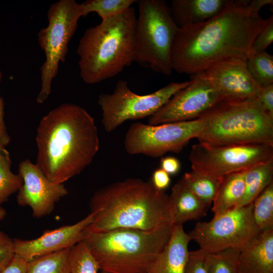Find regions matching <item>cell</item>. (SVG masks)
<instances>
[{"instance_id":"cb8c5ba5","label":"cell","mask_w":273,"mask_h":273,"mask_svg":"<svg viewBox=\"0 0 273 273\" xmlns=\"http://www.w3.org/2000/svg\"><path fill=\"white\" fill-rule=\"evenodd\" d=\"M181 180L190 191L208 207L212 203L220 180L209 177L193 170L185 173Z\"/></svg>"},{"instance_id":"74e56055","label":"cell","mask_w":273,"mask_h":273,"mask_svg":"<svg viewBox=\"0 0 273 273\" xmlns=\"http://www.w3.org/2000/svg\"><path fill=\"white\" fill-rule=\"evenodd\" d=\"M160 166V168L168 174L174 175L179 171L180 168V163L175 157L167 156L161 158Z\"/></svg>"},{"instance_id":"4fadbf2b","label":"cell","mask_w":273,"mask_h":273,"mask_svg":"<svg viewBox=\"0 0 273 273\" xmlns=\"http://www.w3.org/2000/svg\"><path fill=\"white\" fill-rule=\"evenodd\" d=\"M221 101L209 80L199 73L191 76L189 84L150 116L148 123L155 125L194 120Z\"/></svg>"},{"instance_id":"6da1fadb","label":"cell","mask_w":273,"mask_h":273,"mask_svg":"<svg viewBox=\"0 0 273 273\" xmlns=\"http://www.w3.org/2000/svg\"><path fill=\"white\" fill-rule=\"evenodd\" d=\"M266 22L252 9L250 0H229L210 19L179 27L171 50L172 70L192 76L221 60L246 61Z\"/></svg>"},{"instance_id":"277c9868","label":"cell","mask_w":273,"mask_h":273,"mask_svg":"<svg viewBox=\"0 0 273 273\" xmlns=\"http://www.w3.org/2000/svg\"><path fill=\"white\" fill-rule=\"evenodd\" d=\"M136 20L131 7L85 31L76 49L84 82L93 84L109 79L134 62Z\"/></svg>"},{"instance_id":"5b68a950","label":"cell","mask_w":273,"mask_h":273,"mask_svg":"<svg viewBox=\"0 0 273 273\" xmlns=\"http://www.w3.org/2000/svg\"><path fill=\"white\" fill-rule=\"evenodd\" d=\"M173 225L151 230H86L83 240L106 273H148L167 243Z\"/></svg>"},{"instance_id":"7402d4cb","label":"cell","mask_w":273,"mask_h":273,"mask_svg":"<svg viewBox=\"0 0 273 273\" xmlns=\"http://www.w3.org/2000/svg\"><path fill=\"white\" fill-rule=\"evenodd\" d=\"M273 161L261 164L247 170L242 199L236 208L251 204L272 181Z\"/></svg>"},{"instance_id":"7c38bea8","label":"cell","mask_w":273,"mask_h":273,"mask_svg":"<svg viewBox=\"0 0 273 273\" xmlns=\"http://www.w3.org/2000/svg\"><path fill=\"white\" fill-rule=\"evenodd\" d=\"M252 203L214 215L208 222H199L189 234L206 253L228 248L241 249L260 232L252 214Z\"/></svg>"},{"instance_id":"3957f363","label":"cell","mask_w":273,"mask_h":273,"mask_svg":"<svg viewBox=\"0 0 273 273\" xmlns=\"http://www.w3.org/2000/svg\"><path fill=\"white\" fill-rule=\"evenodd\" d=\"M89 207L94 214L87 228L90 232L120 228L151 231L173 225L169 195L138 178H128L98 190Z\"/></svg>"},{"instance_id":"e0dca14e","label":"cell","mask_w":273,"mask_h":273,"mask_svg":"<svg viewBox=\"0 0 273 273\" xmlns=\"http://www.w3.org/2000/svg\"><path fill=\"white\" fill-rule=\"evenodd\" d=\"M191 240L182 224H173L167 243L153 262L148 273H185Z\"/></svg>"},{"instance_id":"d4e9b609","label":"cell","mask_w":273,"mask_h":273,"mask_svg":"<svg viewBox=\"0 0 273 273\" xmlns=\"http://www.w3.org/2000/svg\"><path fill=\"white\" fill-rule=\"evenodd\" d=\"M135 0H87L79 4L81 17H85L90 13H96L105 20L121 14L136 2Z\"/></svg>"},{"instance_id":"ba28073f","label":"cell","mask_w":273,"mask_h":273,"mask_svg":"<svg viewBox=\"0 0 273 273\" xmlns=\"http://www.w3.org/2000/svg\"><path fill=\"white\" fill-rule=\"evenodd\" d=\"M81 17L80 5L75 0H60L48 9V25L37 34L46 57L40 69L41 88L36 100L37 104L43 103L50 95L53 80L57 75L60 63L66 60L69 42Z\"/></svg>"},{"instance_id":"d590c367","label":"cell","mask_w":273,"mask_h":273,"mask_svg":"<svg viewBox=\"0 0 273 273\" xmlns=\"http://www.w3.org/2000/svg\"><path fill=\"white\" fill-rule=\"evenodd\" d=\"M28 261L15 254L1 273H26Z\"/></svg>"},{"instance_id":"ab89813d","label":"cell","mask_w":273,"mask_h":273,"mask_svg":"<svg viewBox=\"0 0 273 273\" xmlns=\"http://www.w3.org/2000/svg\"><path fill=\"white\" fill-rule=\"evenodd\" d=\"M6 215L7 211L6 209L0 205V220L4 219Z\"/></svg>"},{"instance_id":"4dcf8cb0","label":"cell","mask_w":273,"mask_h":273,"mask_svg":"<svg viewBox=\"0 0 273 273\" xmlns=\"http://www.w3.org/2000/svg\"><path fill=\"white\" fill-rule=\"evenodd\" d=\"M273 41V16L267 19V22L255 37L252 44L251 53L266 51V49Z\"/></svg>"},{"instance_id":"d6986e66","label":"cell","mask_w":273,"mask_h":273,"mask_svg":"<svg viewBox=\"0 0 273 273\" xmlns=\"http://www.w3.org/2000/svg\"><path fill=\"white\" fill-rule=\"evenodd\" d=\"M229 0H172L171 15L179 27L205 22L218 14Z\"/></svg>"},{"instance_id":"d6a6232c","label":"cell","mask_w":273,"mask_h":273,"mask_svg":"<svg viewBox=\"0 0 273 273\" xmlns=\"http://www.w3.org/2000/svg\"><path fill=\"white\" fill-rule=\"evenodd\" d=\"M14 255L13 239L0 231V273L9 264Z\"/></svg>"},{"instance_id":"8fae6325","label":"cell","mask_w":273,"mask_h":273,"mask_svg":"<svg viewBox=\"0 0 273 273\" xmlns=\"http://www.w3.org/2000/svg\"><path fill=\"white\" fill-rule=\"evenodd\" d=\"M205 125L201 118L194 120L151 125L140 122L131 124L125 135L124 146L130 155L161 157L167 152L179 153Z\"/></svg>"},{"instance_id":"9a60e30c","label":"cell","mask_w":273,"mask_h":273,"mask_svg":"<svg viewBox=\"0 0 273 273\" xmlns=\"http://www.w3.org/2000/svg\"><path fill=\"white\" fill-rule=\"evenodd\" d=\"M201 73L209 80L223 102L256 99L261 87L250 73L246 61L239 58L221 60Z\"/></svg>"},{"instance_id":"f1b7e54d","label":"cell","mask_w":273,"mask_h":273,"mask_svg":"<svg viewBox=\"0 0 273 273\" xmlns=\"http://www.w3.org/2000/svg\"><path fill=\"white\" fill-rule=\"evenodd\" d=\"M70 273H99V264L84 241L70 248Z\"/></svg>"},{"instance_id":"f546056e","label":"cell","mask_w":273,"mask_h":273,"mask_svg":"<svg viewBox=\"0 0 273 273\" xmlns=\"http://www.w3.org/2000/svg\"><path fill=\"white\" fill-rule=\"evenodd\" d=\"M240 250V248H228L207 253L208 273H238Z\"/></svg>"},{"instance_id":"836d02e7","label":"cell","mask_w":273,"mask_h":273,"mask_svg":"<svg viewBox=\"0 0 273 273\" xmlns=\"http://www.w3.org/2000/svg\"><path fill=\"white\" fill-rule=\"evenodd\" d=\"M256 99L273 118V84L261 86Z\"/></svg>"},{"instance_id":"603a6c76","label":"cell","mask_w":273,"mask_h":273,"mask_svg":"<svg viewBox=\"0 0 273 273\" xmlns=\"http://www.w3.org/2000/svg\"><path fill=\"white\" fill-rule=\"evenodd\" d=\"M70 248L37 257L28 262L26 273H70Z\"/></svg>"},{"instance_id":"83f0119b","label":"cell","mask_w":273,"mask_h":273,"mask_svg":"<svg viewBox=\"0 0 273 273\" xmlns=\"http://www.w3.org/2000/svg\"><path fill=\"white\" fill-rule=\"evenodd\" d=\"M253 78L261 85L273 84V56L266 51L251 54L246 61Z\"/></svg>"},{"instance_id":"8d00e7d4","label":"cell","mask_w":273,"mask_h":273,"mask_svg":"<svg viewBox=\"0 0 273 273\" xmlns=\"http://www.w3.org/2000/svg\"><path fill=\"white\" fill-rule=\"evenodd\" d=\"M2 78L3 73L0 69V83ZM4 115V102L0 96V146L6 147L10 141V137L7 130Z\"/></svg>"},{"instance_id":"5bb4252c","label":"cell","mask_w":273,"mask_h":273,"mask_svg":"<svg viewBox=\"0 0 273 273\" xmlns=\"http://www.w3.org/2000/svg\"><path fill=\"white\" fill-rule=\"evenodd\" d=\"M18 172L23 184L17 192V202L20 206L29 207L35 218L51 213L56 203L68 194L63 184L51 181L28 159L19 163Z\"/></svg>"},{"instance_id":"484cf974","label":"cell","mask_w":273,"mask_h":273,"mask_svg":"<svg viewBox=\"0 0 273 273\" xmlns=\"http://www.w3.org/2000/svg\"><path fill=\"white\" fill-rule=\"evenodd\" d=\"M252 214L260 232L273 228V181L252 202Z\"/></svg>"},{"instance_id":"30bf717a","label":"cell","mask_w":273,"mask_h":273,"mask_svg":"<svg viewBox=\"0 0 273 273\" xmlns=\"http://www.w3.org/2000/svg\"><path fill=\"white\" fill-rule=\"evenodd\" d=\"M189 160L192 170L220 180L229 174L273 161V146L262 145H194Z\"/></svg>"},{"instance_id":"52a82bcc","label":"cell","mask_w":273,"mask_h":273,"mask_svg":"<svg viewBox=\"0 0 273 273\" xmlns=\"http://www.w3.org/2000/svg\"><path fill=\"white\" fill-rule=\"evenodd\" d=\"M139 14L135 28L134 62L169 76L172 72L171 50L179 26L166 2L137 1Z\"/></svg>"},{"instance_id":"8992f818","label":"cell","mask_w":273,"mask_h":273,"mask_svg":"<svg viewBox=\"0 0 273 273\" xmlns=\"http://www.w3.org/2000/svg\"><path fill=\"white\" fill-rule=\"evenodd\" d=\"M200 118L205 125L196 138L199 143L212 146H273V118L257 99L221 101Z\"/></svg>"},{"instance_id":"f35d334b","label":"cell","mask_w":273,"mask_h":273,"mask_svg":"<svg viewBox=\"0 0 273 273\" xmlns=\"http://www.w3.org/2000/svg\"><path fill=\"white\" fill-rule=\"evenodd\" d=\"M272 0H250V4L252 9L256 13H259L260 10L264 6L272 5Z\"/></svg>"},{"instance_id":"ffe728a7","label":"cell","mask_w":273,"mask_h":273,"mask_svg":"<svg viewBox=\"0 0 273 273\" xmlns=\"http://www.w3.org/2000/svg\"><path fill=\"white\" fill-rule=\"evenodd\" d=\"M169 199L172 224H183L206 214L208 207L190 191L181 179L172 188Z\"/></svg>"},{"instance_id":"1f68e13d","label":"cell","mask_w":273,"mask_h":273,"mask_svg":"<svg viewBox=\"0 0 273 273\" xmlns=\"http://www.w3.org/2000/svg\"><path fill=\"white\" fill-rule=\"evenodd\" d=\"M185 273H208L207 253L200 249L190 251Z\"/></svg>"},{"instance_id":"7a4b0ae2","label":"cell","mask_w":273,"mask_h":273,"mask_svg":"<svg viewBox=\"0 0 273 273\" xmlns=\"http://www.w3.org/2000/svg\"><path fill=\"white\" fill-rule=\"evenodd\" d=\"M36 164L51 181L63 184L80 174L100 147L94 118L83 108L63 103L40 120Z\"/></svg>"},{"instance_id":"ac0fdd59","label":"cell","mask_w":273,"mask_h":273,"mask_svg":"<svg viewBox=\"0 0 273 273\" xmlns=\"http://www.w3.org/2000/svg\"><path fill=\"white\" fill-rule=\"evenodd\" d=\"M238 273H273V228L260 232L241 249Z\"/></svg>"},{"instance_id":"e575fe53","label":"cell","mask_w":273,"mask_h":273,"mask_svg":"<svg viewBox=\"0 0 273 273\" xmlns=\"http://www.w3.org/2000/svg\"><path fill=\"white\" fill-rule=\"evenodd\" d=\"M170 181L169 174L162 168H157L153 172L151 183L157 190L164 191L168 187Z\"/></svg>"},{"instance_id":"60d3db41","label":"cell","mask_w":273,"mask_h":273,"mask_svg":"<svg viewBox=\"0 0 273 273\" xmlns=\"http://www.w3.org/2000/svg\"><path fill=\"white\" fill-rule=\"evenodd\" d=\"M99 273H106V272L100 270V272Z\"/></svg>"},{"instance_id":"9c48e42d","label":"cell","mask_w":273,"mask_h":273,"mask_svg":"<svg viewBox=\"0 0 273 273\" xmlns=\"http://www.w3.org/2000/svg\"><path fill=\"white\" fill-rule=\"evenodd\" d=\"M189 83L173 82L152 93L141 95L133 92L126 81L119 80L112 93L98 97L104 128L110 132L126 121L149 117Z\"/></svg>"},{"instance_id":"44dd1931","label":"cell","mask_w":273,"mask_h":273,"mask_svg":"<svg viewBox=\"0 0 273 273\" xmlns=\"http://www.w3.org/2000/svg\"><path fill=\"white\" fill-rule=\"evenodd\" d=\"M246 171L229 174L220 180L212 202V211L214 215L237 208L244 192Z\"/></svg>"},{"instance_id":"4316f807","label":"cell","mask_w":273,"mask_h":273,"mask_svg":"<svg viewBox=\"0 0 273 273\" xmlns=\"http://www.w3.org/2000/svg\"><path fill=\"white\" fill-rule=\"evenodd\" d=\"M12 162L6 147L0 146V205L18 192L23 184L21 175L11 171Z\"/></svg>"},{"instance_id":"2e32d148","label":"cell","mask_w":273,"mask_h":273,"mask_svg":"<svg viewBox=\"0 0 273 273\" xmlns=\"http://www.w3.org/2000/svg\"><path fill=\"white\" fill-rule=\"evenodd\" d=\"M94 220V214L90 213L73 224L45 231L35 239H13L15 254L28 262L39 256L71 248L83 240L87 229Z\"/></svg>"}]
</instances>
